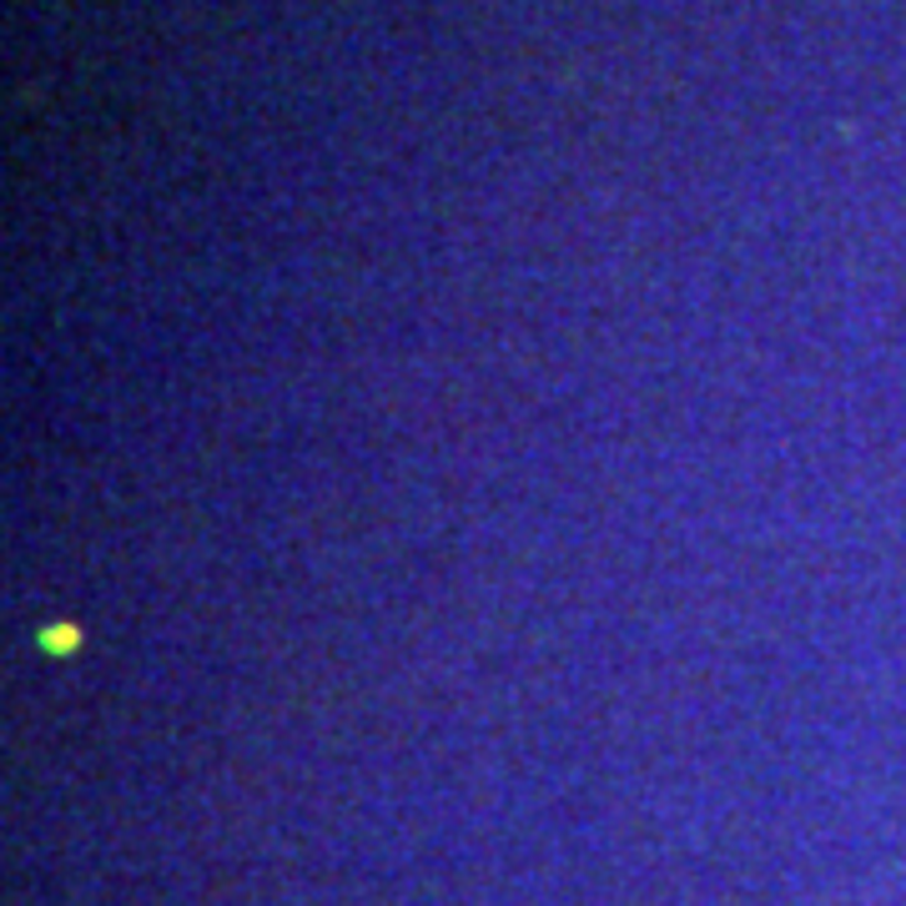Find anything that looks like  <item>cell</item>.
<instances>
[{"label":"cell","mask_w":906,"mask_h":906,"mask_svg":"<svg viewBox=\"0 0 906 906\" xmlns=\"http://www.w3.org/2000/svg\"><path fill=\"white\" fill-rule=\"evenodd\" d=\"M41 640L51 644V655H66V650H71V644H76V630H46V634H41Z\"/></svg>","instance_id":"obj_1"}]
</instances>
